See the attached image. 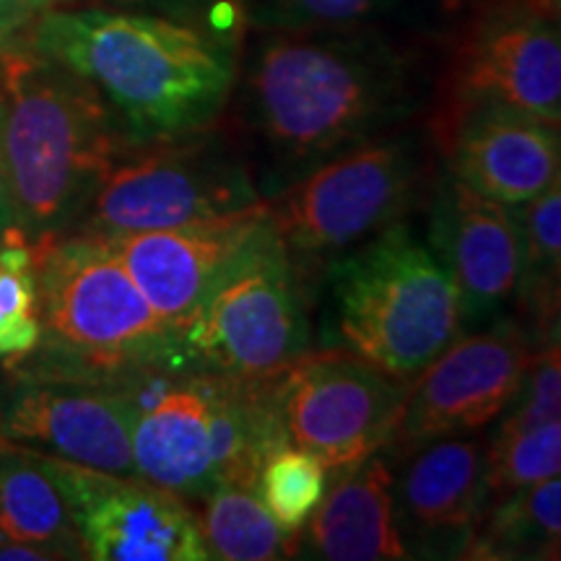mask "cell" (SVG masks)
<instances>
[{
	"label": "cell",
	"mask_w": 561,
	"mask_h": 561,
	"mask_svg": "<svg viewBox=\"0 0 561 561\" xmlns=\"http://www.w3.org/2000/svg\"><path fill=\"white\" fill-rule=\"evenodd\" d=\"M430 96L424 53L385 30L263 32L240 107L257 191L271 201L335 153L413 123Z\"/></svg>",
	"instance_id": "obj_1"
},
{
	"label": "cell",
	"mask_w": 561,
	"mask_h": 561,
	"mask_svg": "<svg viewBox=\"0 0 561 561\" xmlns=\"http://www.w3.org/2000/svg\"><path fill=\"white\" fill-rule=\"evenodd\" d=\"M26 42L87 79L130 146L210 128L237 83L219 34L159 13L50 9Z\"/></svg>",
	"instance_id": "obj_2"
},
{
	"label": "cell",
	"mask_w": 561,
	"mask_h": 561,
	"mask_svg": "<svg viewBox=\"0 0 561 561\" xmlns=\"http://www.w3.org/2000/svg\"><path fill=\"white\" fill-rule=\"evenodd\" d=\"M0 138L13 231L26 244L73 229L130 149L96 89L26 37L0 50Z\"/></svg>",
	"instance_id": "obj_3"
},
{
	"label": "cell",
	"mask_w": 561,
	"mask_h": 561,
	"mask_svg": "<svg viewBox=\"0 0 561 561\" xmlns=\"http://www.w3.org/2000/svg\"><path fill=\"white\" fill-rule=\"evenodd\" d=\"M278 377L174 367L133 382L136 473L193 507L219 483L255 489L265 458L289 442Z\"/></svg>",
	"instance_id": "obj_4"
},
{
	"label": "cell",
	"mask_w": 561,
	"mask_h": 561,
	"mask_svg": "<svg viewBox=\"0 0 561 561\" xmlns=\"http://www.w3.org/2000/svg\"><path fill=\"white\" fill-rule=\"evenodd\" d=\"M30 248L42 339L32 354L5 367L112 385L191 367L172 325L140 294L107 242L62 231Z\"/></svg>",
	"instance_id": "obj_5"
},
{
	"label": "cell",
	"mask_w": 561,
	"mask_h": 561,
	"mask_svg": "<svg viewBox=\"0 0 561 561\" xmlns=\"http://www.w3.org/2000/svg\"><path fill=\"white\" fill-rule=\"evenodd\" d=\"M430 125H401L335 153L271 203V224L301 276L403 221L439 170Z\"/></svg>",
	"instance_id": "obj_6"
},
{
	"label": "cell",
	"mask_w": 561,
	"mask_h": 561,
	"mask_svg": "<svg viewBox=\"0 0 561 561\" xmlns=\"http://www.w3.org/2000/svg\"><path fill=\"white\" fill-rule=\"evenodd\" d=\"M341 346L409 382L458 339V294L430 244L392 224L325 268Z\"/></svg>",
	"instance_id": "obj_7"
},
{
	"label": "cell",
	"mask_w": 561,
	"mask_h": 561,
	"mask_svg": "<svg viewBox=\"0 0 561 561\" xmlns=\"http://www.w3.org/2000/svg\"><path fill=\"white\" fill-rule=\"evenodd\" d=\"M305 284L268 216L174 325L185 362L240 377L284 371L310 348Z\"/></svg>",
	"instance_id": "obj_8"
},
{
	"label": "cell",
	"mask_w": 561,
	"mask_h": 561,
	"mask_svg": "<svg viewBox=\"0 0 561 561\" xmlns=\"http://www.w3.org/2000/svg\"><path fill=\"white\" fill-rule=\"evenodd\" d=\"M263 201L240 136L210 128L125 149L70 231L117 237L216 219Z\"/></svg>",
	"instance_id": "obj_9"
},
{
	"label": "cell",
	"mask_w": 561,
	"mask_h": 561,
	"mask_svg": "<svg viewBox=\"0 0 561 561\" xmlns=\"http://www.w3.org/2000/svg\"><path fill=\"white\" fill-rule=\"evenodd\" d=\"M405 385L343 346L307 348L278 377L286 437L328 473L354 466L390 445Z\"/></svg>",
	"instance_id": "obj_10"
},
{
	"label": "cell",
	"mask_w": 561,
	"mask_h": 561,
	"mask_svg": "<svg viewBox=\"0 0 561 561\" xmlns=\"http://www.w3.org/2000/svg\"><path fill=\"white\" fill-rule=\"evenodd\" d=\"M543 341L510 314L453 339L405 385L401 419L385 453L398 462L421 445L473 434L500 419Z\"/></svg>",
	"instance_id": "obj_11"
},
{
	"label": "cell",
	"mask_w": 561,
	"mask_h": 561,
	"mask_svg": "<svg viewBox=\"0 0 561 561\" xmlns=\"http://www.w3.org/2000/svg\"><path fill=\"white\" fill-rule=\"evenodd\" d=\"M9 369L0 403V437L104 473L136 476L130 385Z\"/></svg>",
	"instance_id": "obj_12"
},
{
	"label": "cell",
	"mask_w": 561,
	"mask_h": 561,
	"mask_svg": "<svg viewBox=\"0 0 561 561\" xmlns=\"http://www.w3.org/2000/svg\"><path fill=\"white\" fill-rule=\"evenodd\" d=\"M53 458V455H50ZM83 557L94 561H206L198 512L144 476L104 473L53 458Z\"/></svg>",
	"instance_id": "obj_13"
},
{
	"label": "cell",
	"mask_w": 561,
	"mask_h": 561,
	"mask_svg": "<svg viewBox=\"0 0 561 561\" xmlns=\"http://www.w3.org/2000/svg\"><path fill=\"white\" fill-rule=\"evenodd\" d=\"M473 100L561 123V39L553 5L502 0L468 26L455 53L450 102Z\"/></svg>",
	"instance_id": "obj_14"
},
{
	"label": "cell",
	"mask_w": 561,
	"mask_h": 561,
	"mask_svg": "<svg viewBox=\"0 0 561 561\" xmlns=\"http://www.w3.org/2000/svg\"><path fill=\"white\" fill-rule=\"evenodd\" d=\"M430 130L439 164L502 206L528 203L559 180V125L523 110L491 100L447 102Z\"/></svg>",
	"instance_id": "obj_15"
},
{
	"label": "cell",
	"mask_w": 561,
	"mask_h": 561,
	"mask_svg": "<svg viewBox=\"0 0 561 561\" xmlns=\"http://www.w3.org/2000/svg\"><path fill=\"white\" fill-rule=\"evenodd\" d=\"M426 198V244L458 294L460 335L483 331L507 318L520 265L517 227L510 206L483 198L445 167L434 174Z\"/></svg>",
	"instance_id": "obj_16"
},
{
	"label": "cell",
	"mask_w": 561,
	"mask_h": 561,
	"mask_svg": "<svg viewBox=\"0 0 561 561\" xmlns=\"http://www.w3.org/2000/svg\"><path fill=\"white\" fill-rule=\"evenodd\" d=\"M392 476V512L409 557L462 559L486 507V447L445 437L403 455Z\"/></svg>",
	"instance_id": "obj_17"
},
{
	"label": "cell",
	"mask_w": 561,
	"mask_h": 561,
	"mask_svg": "<svg viewBox=\"0 0 561 561\" xmlns=\"http://www.w3.org/2000/svg\"><path fill=\"white\" fill-rule=\"evenodd\" d=\"M268 210L271 203L263 198L216 219L100 240L110 244L140 294L174 331V325H180L198 305L210 280L227 268L231 257L263 227Z\"/></svg>",
	"instance_id": "obj_18"
},
{
	"label": "cell",
	"mask_w": 561,
	"mask_h": 561,
	"mask_svg": "<svg viewBox=\"0 0 561 561\" xmlns=\"http://www.w3.org/2000/svg\"><path fill=\"white\" fill-rule=\"evenodd\" d=\"M325 496L312 512L307 546L328 561L411 559L392 512V458L385 450L331 471Z\"/></svg>",
	"instance_id": "obj_19"
},
{
	"label": "cell",
	"mask_w": 561,
	"mask_h": 561,
	"mask_svg": "<svg viewBox=\"0 0 561 561\" xmlns=\"http://www.w3.org/2000/svg\"><path fill=\"white\" fill-rule=\"evenodd\" d=\"M0 533L50 559H87L53 458L0 437Z\"/></svg>",
	"instance_id": "obj_20"
},
{
	"label": "cell",
	"mask_w": 561,
	"mask_h": 561,
	"mask_svg": "<svg viewBox=\"0 0 561 561\" xmlns=\"http://www.w3.org/2000/svg\"><path fill=\"white\" fill-rule=\"evenodd\" d=\"M517 227V286L512 305L538 339L559 333L561 291V180L520 206H510Z\"/></svg>",
	"instance_id": "obj_21"
},
{
	"label": "cell",
	"mask_w": 561,
	"mask_h": 561,
	"mask_svg": "<svg viewBox=\"0 0 561 561\" xmlns=\"http://www.w3.org/2000/svg\"><path fill=\"white\" fill-rule=\"evenodd\" d=\"M559 476L494 496L483 507L462 559H559Z\"/></svg>",
	"instance_id": "obj_22"
},
{
	"label": "cell",
	"mask_w": 561,
	"mask_h": 561,
	"mask_svg": "<svg viewBox=\"0 0 561 561\" xmlns=\"http://www.w3.org/2000/svg\"><path fill=\"white\" fill-rule=\"evenodd\" d=\"M198 520L210 559L276 561L301 551V538L278 528L255 489L219 483L201 502Z\"/></svg>",
	"instance_id": "obj_23"
},
{
	"label": "cell",
	"mask_w": 561,
	"mask_h": 561,
	"mask_svg": "<svg viewBox=\"0 0 561 561\" xmlns=\"http://www.w3.org/2000/svg\"><path fill=\"white\" fill-rule=\"evenodd\" d=\"M434 0H252L250 21L261 32H356L409 24Z\"/></svg>",
	"instance_id": "obj_24"
},
{
	"label": "cell",
	"mask_w": 561,
	"mask_h": 561,
	"mask_svg": "<svg viewBox=\"0 0 561 561\" xmlns=\"http://www.w3.org/2000/svg\"><path fill=\"white\" fill-rule=\"evenodd\" d=\"M328 481L331 473L314 455L286 442L265 458L255 491L278 528L301 538V530L325 496Z\"/></svg>",
	"instance_id": "obj_25"
},
{
	"label": "cell",
	"mask_w": 561,
	"mask_h": 561,
	"mask_svg": "<svg viewBox=\"0 0 561 561\" xmlns=\"http://www.w3.org/2000/svg\"><path fill=\"white\" fill-rule=\"evenodd\" d=\"M42 320L32 248L16 231L0 237V359H24L39 346Z\"/></svg>",
	"instance_id": "obj_26"
},
{
	"label": "cell",
	"mask_w": 561,
	"mask_h": 561,
	"mask_svg": "<svg viewBox=\"0 0 561 561\" xmlns=\"http://www.w3.org/2000/svg\"><path fill=\"white\" fill-rule=\"evenodd\" d=\"M561 473V421L494 437L486 447V502Z\"/></svg>",
	"instance_id": "obj_27"
},
{
	"label": "cell",
	"mask_w": 561,
	"mask_h": 561,
	"mask_svg": "<svg viewBox=\"0 0 561 561\" xmlns=\"http://www.w3.org/2000/svg\"><path fill=\"white\" fill-rule=\"evenodd\" d=\"M507 416L502 419L494 437H510L536 426L561 421V356H559V333L538 343L533 351L528 369H525L520 388L512 398Z\"/></svg>",
	"instance_id": "obj_28"
},
{
	"label": "cell",
	"mask_w": 561,
	"mask_h": 561,
	"mask_svg": "<svg viewBox=\"0 0 561 561\" xmlns=\"http://www.w3.org/2000/svg\"><path fill=\"white\" fill-rule=\"evenodd\" d=\"M62 0H0V50L24 37L42 13H47Z\"/></svg>",
	"instance_id": "obj_29"
},
{
	"label": "cell",
	"mask_w": 561,
	"mask_h": 561,
	"mask_svg": "<svg viewBox=\"0 0 561 561\" xmlns=\"http://www.w3.org/2000/svg\"><path fill=\"white\" fill-rule=\"evenodd\" d=\"M13 229V208H11V193H9V174H5V159H3V138H0V237Z\"/></svg>",
	"instance_id": "obj_30"
},
{
	"label": "cell",
	"mask_w": 561,
	"mask_h": 561,
	"mask_svg": "<svg viewBox=\"0 0 561 561\" xmlns=\"http://www.w3.org/2000/svg\"><path fill=\"white\" fill-rule=\"evenodd\" d=\"M128 3H157V5H167V9H191L195 3H203V0H128Z\"/></svg>",
	"instance_id": "obj_31"
}]
</instances>
